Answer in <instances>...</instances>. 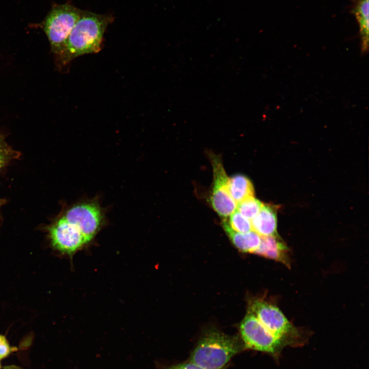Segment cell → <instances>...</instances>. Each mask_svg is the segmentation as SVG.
Returning a JSON list of instances; mask_svg holds the SVG:
<instances>
[{"label": "cell", "instance_id": "obj_20", "mask_svg": "<svg viewBox=\"0 0 369 369\" xmlns=\"http://www.w3.org/2000/svg\"><path fill=\"white\" fill-rule=\"evenodd\" d=\"M168 369H178L176 365L172 366L171 367L168 368Z\"/></svg>", "mask_w": 369, "mask_h": 369}, {"label": "cell", "instance_id": "obj_21", "mask_svg": "<svg viewBox=\"0 0 369 369\" xmlns=\"http://www.w3.org/2000/svg\"><path fill=\"white\" fill-rule=\"evenodd\" d=\"M0 368H1V366H0Z\"/></svg>", "mask_w": 369, "mask_h": 369}, {"label": "cell", "instance_id": "obj_15", "mask_svg": "<svg viewBox=\"0 0 369 369\" xmlns=\"http://www.w3.org/2000/svg\"><path fill=\"white\" fill-rule=\"evenodd\" d=\"M229 216V220L228 222L234 231L244 233L252 230L250 219L243 216L237 210Z\"/></svg>", "mask_w": 369, "mask_h": 369}, {"label": "cell", "instance_id": "obj_7", "mask_svg": "<svg viewBox=\"0 0 369 369\" xmlns=\"http://www.w3.org/2000/svg\"><path fill=\"white\" fill-rule=\"evenodd\" d=\"M49 231L52 246L62 254L72 256L88 243L79 230L64 217L51 225Z\"/></svg>", "mask_w": 369, "mask_h": 369}, {"label": "cell", "instance_id": "obj_17", "mask_svg": "<svg viewBox=\"0 0 369 369\" xmlns=\"http://www.w3.org/2000/svg\"><path fill=\"white\" fill-rule=\"evenodd\" d=\"M11 351V348L6 337L0 335V359L7 356Z\"/></svg>", "mask_w": 369, "mask_h": 369}, {"label": "cell", "instance_id": "obj_6", "mask_svg": "<svg viewBox=\"0 0 369 369\" xmlns=\"http://www.w3.org/2000/svg\"><path fill=\"white\" fill-rule=\"evenodd\" d=\"M209 157L213 172L211 204L217 214L225 219L236 210L237 203L230 194L228 189L229 178L226 174L220 157L213 153L210 154Z\"/></svg>", "mask_w": 369, "mask_h": 369}, {"label": "cell", "instance_id": "obj_5", "mask_svg": "<svg viewBox=\"0 0 369 369\" xmlns=\"http://www.w3.org/2000/svg\"><path fill=\"white\" fill-rule=\"evenodd\" d=\"M240 332L244 348L269 354L277 360L287 344L269 332L251 312L240 325Z\"/></svg>", "mask_w": 369, "mask_h": 369}, {"label": "cell", "instance_id": "obj_3", "mask_svg": "<svg viewBox=\"0 0 369 369\" xmlns=\"http://www.w3.org/2000/svg\"><path fill=\"white\" fill-rule=\"evenodd\" d=\"M250 312L269 332L288 346L298 347L304 345L306 339L302 332L292 324L274 304L262 300H255L251 304Z\"/></svg>", "mask_w": 369, "mask_h": 369}, {"label": "cell", "instance_id": "obj_10", "mask_svg": "<svg viewBox=\"0 0 369 369\" xmlns=\"http://www.w3.org/2000/svg\"><path fill=\"white\" fill-rule=\"evenodd\" d=\"M252 231L261 237L277 235V211L275 206L264 204L251 221Z\"/></svg>", "mask_w": 369, "mask_h": 369}, {"label": "cell", "instance_id": "obj_13", "mask_svg": "<svg viewBox=\"0 0 369 369\" xmlns=\"http://www.w3.org/2000/svg\"><path fill=\"white\" fill-rule=\"evenodd\" d=\"M228 189L230 195L237 204L254 196L253 184L243 175L237 174L229 178Z\"/></svg>", "mask_w": 369, "mask_h": 369}, {"label": "cell", "instance_id": "obj_4", "mask_svg": "<svg viewBox=\"0 0 369 369\" xmlns=\"http://www.w3.org/2000/svg\"><path fill=\"white\" fill-rule=\"evenodd\" d=\"M81 12V10L72 5L64 4L54 7L47 16L44 30L55 58L62 51Z\"/></svg>", "mask_w": 369, "mask_h": 369}, {"label": "cell", "instance_id": "obj_8", "mask_svg": "<svg viewBox=\"0 0 369 369\" xmlns=\"http://www.w3.org/2000/svg\"><path fill=\"white\" fill-rule=\"evenodd\" d=\"M64 217L77 227L89 243L98 232L102 221V216L98 206L84 203L69 209Z\"/></svg>", "mask_w": 369, "mask_h": 369}, {"label": "cell", "instance_id": "obj_14", "mask_svg": "<svg viewBox=\"0 0 369 369\" xmlns=\"http://www.w3.org/2000/svg\"><path fill=\"white\" fill-rule=\"evenodd\" d=\"M264 204L254 196L247 198L237 204V210L249 219L255 217Z\"/></svg>", "mask_w": 369, "mask_h": 369}, {"label": "cell", "instance_id": "obj_16", "mask_svg": "<svg viewBox=\"0 0 369 369\" xmlns=\"http://www.w3.org/2000/svg\"><path fill=\"white\" fill-rule=\"evenodd\" d=\"M19 156L20 153L6 142L4 135L0 132V170L11 160L17 158Z\"/></svg>", "mask_w": 369, "mask_h": 369}, {"label": "cell", "instance_id": "obj_11", "mask_svg": "<svg viewBox=\"0 0 369 369\" xmlns=\"http://www.w3.org/2000/svg\"><path fill=\"white\" fill-rule=\"evenodd\" d=\"M222 224L231 240L239 250L255 253L258 249L261 237L255 232L252 230L244 233L236 232L230 227L227 218L223 219Z\"/></svg>", "mask_w": 369, "mask_h": 369}, {"label": "cell", "instance_id": "obj_12", "mask_svg": "<svg viewBox=\"0 0 369 369\" xmlns=\"http://www.w3.org/2000/svg\"><path fill=\"white\" fill-rule=\"evenodd\" d=\"M369 0H356L352 12L359 27L361 51L366 53L368 47Z\"/></svg>", "mask_w": 369, "mask_h": 369}, {"label": "cell", "instance_id": "obj_2", "mask_svg": "<svg viewBox=\"0 0 369 369\" xmlns=\"http://www.w3.org/2000/svg\"><path fill=\"white\" fill-rule=\"evenodd\" d=\"M244 349L243 343L235 337L212 331L199 340L189 361L204 369H222Z\"/></svg>", "mask_w": 369, "mask_h": 369}, {"label": "cell", "instance_id": "obj_1", "mask_svg": "<svg viewBox=\"0 0 369 369\" xmlns=\"http://www.w3.org/2000/svg\"><path fill=\"white\" fill-rule=\"evenodd\" d=\"M112 20L110 16L81 10L62 51L55 58L57 65L65 66L78 56L99 52L106 29Z\"/></svg>", "mask_w": 369, "mask_h": 369}, {"label": "cell", "instance_id": "obj_9", "mask_svg": "<svg viewBox=\"0 0 369 369\" xmlns=\"http://www.w3.org/2000/svg\"><path fill=\"white\" fill-rule=\"evenodd\" d=\"M255 253L290 266L288 248L278 235L261 237L260 244Z\"/></svg>", "mask_w": 369, "mask_h": 369}, {"label": "cell", "instance_id": "obj_18", "mask_svg": "<svg viewBox=\"0 0 369 369\" xmlns=\"http://www.w3.org/2000/svg\"><path fill=\"white\" fill-rule=\"evenodd\" d=\"M178 369H204L191 362H187L176 365Z\"/></svg>", "mask_w": 369, "mask_h": 369}, {"label": "cell", "instance_id": "obj_19", "mask_svg": "<svg viewBox=\"0 0 369 369\" xmlns=\"http://www.w3.org/2000/svg\"><path fill=\"white\" fill-rule=\"evenodd\" d=\"M6 202V200L0 198V209L2 206Z\"/></svg>", "mask_w": 369, "mask_h": 369}]
</instances>
